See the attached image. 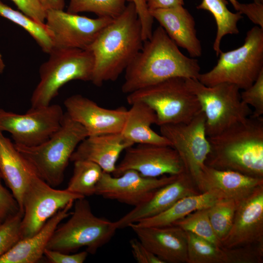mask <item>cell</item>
Instances as JSON below:
<instances>
[{
	"mask_svg": "<svg viewBox=\"0 0 263 263\" xmlns=\"http://www.w3.org/2000/svg\"><path fill=\"white\" fill-rule=\"evenodd\" d=\"M64 113L58 104L32 108L24 114L0 108V131L11 133L14 144L27 147L39 145L60 127Z\"/></svg>",
	"mask_w": 263,
	"mask_h": 263,
	"instance_id": "cell-10",
	"label": "cell"
},
{
	"mask_svg": "<svg viewBox=\"0 0 263 263\" xmlns=\"http://www.w3.org/2000/svg\"><path fill=\"white\" fill-rule=\"evenodd\" d=\"M225 0H202L197 6L198 9L208 11L215 19L217 24V33L213 44V48L217 56L220 52L221 42L227 35H237L239 31L238 23L243 18L242 14L237 12L233 13L227 7Z\"/></svg>",
	"mask_w": 263,
	"mask_h": 263,
	"instance_id": "cell-27",
	"label": "cell"
},
{
	"mask_svg": "<svg viewBox=\"0 0 263 263\" xmlns=\"http://www.w3.org/2000/svg\"><path fill=\"white\" fill-rule=\"evenodd\" d=\"M0 15L26 31L44 53L49 54L53 49L52 41L45 23H39L22 12L12 9L1 0Z\"/></svg>",
	"mask_w": 263,
	"mask_h": 263,
	"instance_id": "cell-29",
	"label": "cell"
},
{
	"mask_svg": "<svg viewBox=\"0 0 263 263\" xmlns=\"http://www.w3.org/2000/svg\"><path fill=\"white\" fill-rule=\"evenodd\" d=\"M237 205L234 201L221 199L208 208L210 222L221 242L226 237L231 228Z\"/></svg>",
	"mask_w": 263,
	"mask_h": 263,
	"instance_id": "cell-33",
	"label": "cell"
},
{
	"mask_svg": "<svg viewBox=\"0 0 263 263\" xmlns=\"http://www.w3.org/2000/svg\"><path fill=\"white\" fill-rule=\"evenodd\" d=\"M206 117L201 111L188 123L165 124L160 127L165 137L180 157L185 171L197 186L210 151L205 130Z\"/></svg>",
	"mask_w": 263,
	"mask_h": 263,
	"instance_id": "cell-12",
	"label": "cell"
},
{
	"mask_svg": "<svg viewBox=\"0 0 263 263\" xmlns=\"http://www.w3.org/2000/svg\"><path fill=\"white\" fill-rule=\"evenodd\" d=\"M208 208L196 210L176 221L173 225L180 227L186 232L194 233L217 246L222 247V243L217 237L210 222Z\"/></svg>",
	"mask_w": 263,
	"mask_h": 263,
	"instance_id": "cell-32",
	"label": "cell"
},
{
	"mask_svg": "<svg viewBox=\"0 0 263 263\" xmlns=\"http://www.w3.org/2000/svg\"><path fill=\"white\" fill-rule=\"evenodd\" d=\"M1 223H2V222H1L0 221V225L1 224Z\"/></svg>",
	"mask_w": 263,
	"mask_h": 263,
	"instance_id": "cell-48",
	"label": "cell"
},
{
	"mask_svg": "<svg viewBox=\"0 0 263 263\" xmlns=\"http://www.w3.org/2000/svg\"><path fill=\"white\" fill-rule=\"evenodd\" d=\"M177 175L148 177L129 169L118 176H112L103 171L95 194L135 207L148 200L157 189L174 181Z\"/></svg>",
	"mask_w": 263,
	"mask_h": 263,
	"instance_id": "cell-14",
	"label": "cell"
},
{
	"mask_svg": "<svg viewBox=\"0 0 263 263\" xmlns=\"http://www.w3.org/2000/svg\"><path fill=\"white\" fill-rule=\"evenodd\" d=\"M186 78H171L128 94L130 105L144 103L155 113L156 125L188 123L202 111L196 95L188 88Z\"/></svg>",
	"mask_w": 263,
	"mask_h": 263,
	"instance_id": "cell-8",
	"label": "cell"
},
{
	"mask_svg": "<svg viewBox=\"0 0 263 263\" xmlns=\"http://www.w3.org/2000/svg\"><path fill=\"white\" fill-rule=\"evenodd\" d=\"M263 242V186L237 205L231 228L222 241L231 248Z\"/></svg>",
	"mask_w": 263,
	"mask_h": 263,
	"instance_id": "cell-17",
	"label": "cell"
},
{
	"mask_svg": "<svg viewBox=\"0 0 263 263\" xmlns=\"http://www.w3.org/2000/svg\"><path fill=\"white\" fill-rule=\"evenodd\" d=\"M205 165L263 178V117L250 116L220 133L207 137Z\"/></svg>",
	"mask_w": 263,
	"mask_h": 263,
	"instance_id": "cell-3",
	"label": "cell"
},
{
	"mask_svg": "<svg viewBox=\"0 0 263 263\" xmlns=\"http://www.w3.org/2000/svg\"><path fill=\"white\" fill-rule=\"evenodd\" d=\"M136 8L138 18L140 21L142 37L144 41L151 36L153 30L154 19L150 15L146 0H130Z\"/></svg>",
	"mask_w": 263,
	"mask_h": 263,
	"instance_id": "cell-38",
	"label": "cell"
},
{
	"mask_svg": "<svg viewBox=\"0 0 263 263\" xmlns=\"http://www.w3.org/2000/svg\"><path fill=\"white\" fill-rule=\"evenodd\" d=\"M66 113L81 125L88 136L121 132L128 110L125 107L109 109L99 106L81 94H74L64 101Z\"/></svg>",
	"mask_w": 263,
	"mask_h": 263,
	"instance_id": "cell-16",
	"label": "cell"
},
{
	"mask_svg": "<svg viewBox=\"0 0 263 263\" xmlns=\"http://www.w3.org/2000/svg\"><path fill=\"white\" fill-rule=\"evenodd\" d=\"M261 186H263V178L205 165L197 187L201 193L208 192L218 200H232L238 204Z\"/></svg>",
	"mask_w": 263,
	"mask_h": 263,
	"instance_id": "cell-19",
	"label": "cell"
},
{
	"mask_svg": "<svg viewBox=\"0 0 263 263\" xmlns=\"http://www.w3.org/2000/svg\"><path fill=\"white\" fill-rule=\"evenodd\" d=\"M87 136L86 129L65 112L59 128L45 142L32 147L14 145L36 174L54 188L63 182L72 154Z\"/></svg>",
	"mask_w": 263,
	"mask_h": 263,
	"instance_id": "cell-4",
	"label": "cell"
},
{
	"mask_svg": "<svg viewBox=\"0 0 263 263\" xmlns=\"http://www.w3.org/2000/svg\"><path fill=\"white\" fill-rule=\"evenodd\" d=\"M133 146L125 150L124 156L113 173L114 176H118L129 169L153 178L178 175L185 171L180 157L171 146L148 144Z\"/></svg>",
	"mask_w": 263,
	"mask_h": 263,
	"instance_id": "cell-15",
	"label": "cell"
},
{
	"mask_svg": "<svg viewBox=\"0 0 263 263\" xmlns=\"http://www.w3.org/2000/svg\"><path fill=\"white\" fill-rule=\"evenodd\" d=\"M43 8L48 10H63L65 5V0H39Z\"/></svg>",
	"mask_w": 263,
	"mask_h": 263,
	"instance_id": "cell-44",
	"label": "cell"
},
{
	"mask_svg": "<svg viewBox=\"0 0 263 263\" xmlns=\"http://www.w3.org/2000/svg\"><path fill=\"white\" fill-rule=\"evenodd\" d=\"M229 0L230 1L232 5H233L234 9L236 10L237 7L239 2L237 1V0Z\"/></svg>",
	"mask_w": 263,
	"mask_h": 263,
	"instance_id": "cell-46",
	"label": "cell"
},
{
	"mask_svg": "<svg viewBox=\"0 0 263 263\" xmlns=\"http://www.w3.org/2000/svg\"><path fill=\"white\" fill-rule=\"evenodd\" d=\"M23 214L19 211L0 225V256L9 251L21 240V222Z\"/></svg>",
	"mask_w": 263,
	"mask_h": 263,
	"instance_id": "cell-34",
	"label": "cell"
},
{
	"mask_svg": "<svg viewBox=\"0 0 263 263\" xmlns=\"http://www.w3.org/2000/svg\"><path fill=\"white\" fill-rule=\"evenodd\" d=\"M188 263H226L225 248L187 232Z\"/></svg>",
	"mask_w": 263,
	"mask_h": 263,
	"instance_id": "cell-30",
	"label": "cell"
},
{
	"mask_svg": "<svg viewBox=\"0 0 263 263\" xmlns=\"http://www.w3.org/2000/svg\"><path fill=\"white\" fill-rule=\"evenodd\" d=\"M236 10L245 15L256 26L263 29V3L239 2Z\"/></svg>",
	"mask_w": 263,
	"mask_h": 263,
	"instance_id": "cell-42",
	"label": "cell"
},
{
	"mask_svg": "<svg viewBox=\"0 0 263 263\" xmlns=\"http://www.w3.org/2000/svg\"><path fill=\"white\" fill-rule=\"evenodd\" d=\"M113 19H92L60 10L46 11L45 24L53 48L88 50Z\"/></svg>",
	"mask_w": 263,
	"mask_h": 263,
	"instance_id": "cell-13",
	"label": "cell"
},
{
	"mask_svg": "<svg viewBox=\"0 0 263 263\" xmlns=\"http://www.w3.org/2000/svg\"><path fill=\"white\" fill-rule=\"evenodd\" d=\"M149 11L184 5V0H146Z\"/></svg>",
	"mask_w": 263,
	"mask_h": 263,
	"instance_id": "cell-43",
	"label": "cell"
},
{
	"mask_svg": "<svg viewBox=\"0 0 263 263\" xmlns=\"http://www.w3.org/2000/svg\"><path fill=\"white\" fill-rule=\"evenodd\" d=\"M65 223L55 230L46 249L64 253L82 247L94 254L108 243L117 229L115 222L96 216L85 197L75 201L74 211Z\"/></svg>",
	"mask_w": 263,
	"mask_h": 263,
	"instance_id": "cell-5",
	"label": "cell"
},
{
	"mask_svg": "<svg viewBox=\"0 0 263 263\" xmlns=\"http://www.w3.org/2000/svg\"><path fill=\"white\" fill-rule=\"evenodd\" d=\"M201 193L191 176L185 171L178 174L172 182L157 189L143 204L135 207L115 221L118 229L131 224L155 216L169 208L179 200Z\"/></svg>",
	"mask_w": 263,
	"mask_h": 263,
	"instance_id": "cell-18",
	"label": "cell"
},
{
	"mask_svg": "<svg viewBox=\"0 0 263 263\" xmlns=\"http://www.w3.org/2000/svg\"><path fill=\"white\" fill-rule=\"evenodd\" d=\"M253 2L263 3V0H253Z\"/></svg>",
	"mask_w": 263,
	"mask_h": 263,
	"instance_id": "cell-47",
	"label": "cell"
},
{
	"mask_svg": "<svg viewBox=\"0 0 263 263\" xmlns=\"http://www.w3.org/2000/svg\"><path fill=\"white\" fill-rule=\"evenodd\" d=\"M130 0H70L67 12L78 14L91 12L97 17L114 19L124 10Z\"/></svg>",
	"mask_w": 263,
	"mask_h": 263,
	"instance_id": "cell-31",
	"label": "cell"
},
{
	"mask_svg": "<svg viewBox=\"0 0 263 263\" xmlns=\"http://www.w3.org/2000/svg\"><path fill=\"white\" fill-rule=\"evenodd\" d=\"M83 197L66 189H56L38 175H35L23 197L21 239L37 233L59 210L69 203Z\"/></svg>",
	"mask_w": 263,
	"mask_h": 263,
	"instance_id": "cell-11",
	"label": "cell"
},
{
	"mask_svg": "<svg viewBox=\"0 0 263 263\" xmlns=\"http://www.w3.org/2000/svg\"><path fill=\"white\" fill-rule=\"evenodd\" d=\"M217 198L212 194L204 192L185 197L165 211L134 224L141 227H162L172 225L176 221L199 209L211 206Z\"/></svg>",
	"mask_w": 263,
	"mask_h": 263,
	"instance_id": "cell-26",
	"label": "cell"
},
{
	"mask_svg": "<svg viewBox=\"0 0 263 263\" xmlns=\"http://www.w3.org/2000/svg\"><path fill=\"white\" fill-rule=\"evenodd\" d=\"M74 163L73 173L66 189L85 197L95 194L102 169L90 161L79 160Z\"/></svg>",
	"mask_w": 263,
	"mask_h": 263,
	"instance_id": "cell-28",
	"label": "cell"
},
{
	"mask_svg": "<svg viewBox=\"0 0 263 263\" xmlns=\"http://www.w3.org/2000/svg\"><path fill=\"white\" fill-rule=\"evenodd\" d=\"M133 256L138 263H164L150 251L138 239L130 241Z\"/></svg>",
	"mask_w": 263,
	"mask_h": 263,
	"instance_id": "cell-41",
	"label": "cell"
},
{
	"mask_svg": "<svg viewBox=\"0 0 263 263\" xmlns=\"http://www.w3.org/2000/svg\"><path fill=\"white\" fill-rule=\"evenodd\" d=\"M242 101L254 109L250 115L253 117L263 114V70L254 82L248 88L240 92Z\"/></svg>",
	"mask_w": 263,
	"mask_h": 263,
	"instance_id": "cell-36",
	"label": "cell"
},
{
	"mask_svg": "<svg viewBox=\"0 0 263 263\" xmlns=\"http://www.w3.org/2000/svg\"><path fill=\"white\" fill-rule=\"evenodd\" d=\"M74 202L59 210L37 233L20 240L0 256V263H35L40 261L56 229L62 221L71 215L70 210Z\"/></svg>",
	"mask_w": 263,
	"mask_h": 263,
	"instance_id": "cell-24",
	"label": "cell"
},
{
	"mask_svg": "<svg viewBox=\"0 0 263 263\" xmlns=\"http://www.w3.org/2000/svg\"><path fill=\"white\" fill-rule=\"evenodd\" d=\"M133 145L121 132L88 136L78 144L70 161H90L97 164L104 172L113 173L121 152Z\"/></svg>",
	"mask_w": 263,
	"mask_h": 263,
	"instance_id": "cell-21",
	"label": "cell"
},
{
	"mask_svg": "<svg viewBox=\"0 0 263 263\" xmlns=\"http://www.w3.org/2000/svg\"><path fill=\"white\" fill-rule=\"evenodd\" d=\"M168 36L178 46L185 49L190 56L200 57L201 42L197 36L194 18L183 5L150 11Z\"/></svg>",
	"mask_w": 263,
	"mask_h": 263,
	"instance_id": "cell-22",
	"label": "cell"
},
{
	"mask_svg": "<svg viewBox=\"0 0 263 263\" xmlns=\"http://www.w3.org/2000/svg\"><path fill=\"white\" fill-rule=\"evenodd\" d=\"M49 55L39 69V81L30 99L32 108L49 105L59 89L70 81L92 79L94 59L90 51L53 48Z\"/></svg>",
	"mask_w": 263,
	"mask_h": 263,
	"instance_id": "cell-6",
	"label": "cell"
},
{
	"mask_svg": "<svg viewBox=\"0 0 263 263\" xmlns=\"http://www.w3.org/2000/svg\"><path fill=\"white\" fill-rule=\"evenodd\" d=\"M0 173V221L3 222L8 218L20 211L19 205L13 196L1 183Z\"/></svg>",
	"mask_w": 263,
	"mask_h": 263,
	"instance_id": "cell-37",
	"label": "cell"
},
{
	"mask_svg": "<svg viewBox=\"0 0 263 263\" xmlns=\"http://www.w3.org/2000/svg\"><path fill=\"white\" fill-rule=\"evenodd\" d=\"M5 65L2 59V56L0 53V74H1L4 70Z\"/></svg>",
	"mask_w": 263,
	"mask_h": 263,
	"instance_id": "cell-45",
	"label": "cell"
},
{
	"mask_svg": "<svg viewBox=\"0 0 263 263\" xmlns=\"http://www.w3.org/2000/svg\"><path fill=\"white\" fill-rule=\"evenodd\" d=\"M185 80L205 113L207 137L217 135L251 115V109L242 101L240 89L236 85L222 83L207 86L196 78Z\"/></svg>",
	"mask_w": 263,
	"mask_h": 263,
	"instance_id": "cell-9",
	"label": "cell"
},
{
	"mask_svg": "<svg viewBox=\"0 0 263 263\" xmlns=\"http://www.w3.org/2000/svg\"><path fill=\"white\" fill-rule=\"evenodd\" d=\"M2 132L0 131V173L23 214L24 192L33 177L37 174L14 143Z\"/></svg>",
	"mask_w": 263,
	"mask_h": 263,
	"instance_id": "cell-23",
	"label": "cell"
},
{
	"mask_svg": "<svg viewBox=\"0 0 263 263\" xmlns=\"http://www.w3.org/2000/svg\"><path fill=\"white\" fill-rule=\"evenodd\" d=\"M87 251L69 254L68 253L46 249L44 252L48 260L52 263H82L88 255Z\"/></svg>",
	"mask_w": 263,
	"mask_h": 263,
	"instance_id": "cell-40",
	"label": "cell"
},
{
	"mask_svg": "<svg viewBox=\"0 0 263 263\" xmlns=\"http://www.w3.org/2000/svg\"><path fill=\"white\" fill-rule=\"evenodd\" d=\"M12 0L21 12L39 23H45L46 11L39 0Z\"/></svg>",
	"mask_w": 263,
	"mask_h": 263,
	"instance_id": "cell-39",
	"label": "cell"
},
{
	"mask_svg": "<svg viewBox=\"0 0 263 263\" xmlns=\"http://www.w3.org/2000/svg\"><path fill=\"white\" fill-rule=\"evenodd\" d=\"M226 263H261L263 242L231 248H225Z\"/></svg>",
	"mask_w": 263,
	"mask_h": 263,
	"instance_id": "cell-35",
	"label": "cell"
},
{
	"mask_svg": "<svg viewBox=\"0 0 263 263\" xmlns=\"http://www.w3.org/2000/svg\"><path fill=\"white\" fill-rule=\"evenodd\" d=\"M216 65L201 73L198 80L207 86L222 83L241 90L250 86L263 70V29L255 26L246 33L244 44L235 49L221 51Z\"/></svg>",
	"mask_w": 263,
	"mask_h": 263,
	"instance_id": "cell-7",
	"label": "cell"
},
{
	"mask_svg": "<svg viewBox=\"0 0 263 263\" xmlns=\"http://www.w3.org/2000/svg\"><path fill=\"white\" fill-rule=\"evenodd\" d=\"M200 70L198 60L184 55L159 26L126 69L121 90L129 94L171 78L197 79Z\"/></svg>",
	"mask_w": 263,
	"mask_h": 263,
	"instance_id": "cell-1",
	"label": "cell"
},
{
	"mask_svg": "<svg viewBox=\"0 0 263 263\" xmlns=\"http://www.w3.org/2000/svg\"><path fill=\"white\" fill-rule=\"evenodd\" d=\"M138 239L164 263H188L187 234L180 227L129 226Z\"/></svg>",
	"mask_w": 263,
	"mask_h": 263,
	"instance_id": "cell-20",
	"label": "cell"
},
{
	"mask_svg": "<svg viewBox=\"0 0 263 263\" xmlns=\"http://www.w3.org/2000/svg\"><path fill=\"white\" fill-rule=\"evenodd\" d=\"M128 110L121 133L127 140L134 144H148L170 146L169 142L161 134L153 131L151 126L156 124V115L146 104L133 103Z\"/></svg>",
	"mask_w": 263,
	"mask_h": 263,
	"instance_id": "cell-25",
	"label": "cell"
},
{
	"mask_svg": "<svg viewBox=\"0 0 263 263\" xmlns=\"http://www.w3.org/2000/svg\"><path fill=\"white\" fill-rule=\"evenodd\" d=\"M142 27L136 8L129 2L123 12L99 33L88 49L94 64L91 81L100 87L115 81L142 47Z\"/></svg>",
	"mask_w": 263,
	"mask_h": 263,
	"instance_id": "cell-2",
	"label": "cell"
}]
</instances>
